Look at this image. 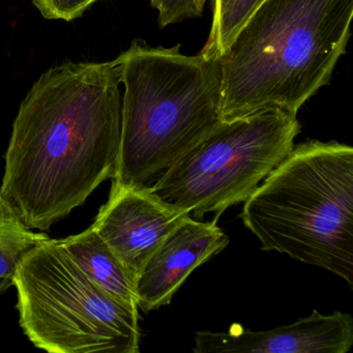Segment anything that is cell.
<instances>
[{"mask_svg":"<svg viewBox=\"0 0 353 353\" xmlns=\"http://www.w3.org/2000/svg\"><path fill=\"white\" fill-rule=\"evenodd\" d=\"M111 63L45 72L20 105L0 194L30 229L47 231L115 174L123 97Z\"/></svg>","mask_w":353,"mask_h":353,"instance_id":"cell-1","label":"cell"},{"mask_svg":"<svg viewBox=\"0 0 353 353\" xmlns=\"http://www.w3.org/2000/svg\"><path fill=\"white\" fill-rule=\"evenodd\" d=\"M352 16L353 0H264L220 57L223 121L297 114L330 83Z\"/></svg>","mask_w":353,"mask_h":353,"instance_id":"cell-2","label":"cell"},{"mask_svg":"<svg viewBox=\"0 0 353 353\" xmlns=\"http://www.w3.org/2000/svg\"><path fill=\"white\" fill-rule=\"evenodd\" d=\"M136 40L114 63L125 85L112 185L152 187L223 119L220 59Z\"/></svg>","mask_w":353,"mask_h":353,"instance_id":"cell-3","label":"cell"},{"mask_svg":"<svg viewBox=\"0 0 353 353\" xmlns=\"http://www.w3.org/2000/svg\"><path fill=\"white\" fill-rule=\"evenodd\" d=\"M243 225L263 251L318 266L353 287V148L309 140L243 202Z\"/></svg>","mask_w":353,"mask_h":353,"instance_id":"cell-4","label":"cell"},{"mask_svg":"<svg viewBox=\"0 0 353 353\" xmlns=\"http://www.w3.org/2000/svg\"><path fill=\"white\" fill-rule=\"evenodd\" d=\"M19 324L37 348L51 353H138L139 313L92 282L59 239L32 248L20 260Z\"/></svg>","mask_w":353,"mask_h":353,"instance_id":"cell-5","label":"cell"},{"mask_svg":"<svg viewBox=\"0 0 353 353\" xmlns=\"http://www.w3.org/2000/svg\"><path fill=\"white\" fill-rule=\"evenodd\" d=\"M301 131L296 114L270 109L223 121L150 189L201 220L243 203L290 154Z\"/></svg>","mask_w":353,"mask_h":353,"instance_id":"cell-6","label":"cell"},{"mask_svg":"<svg viewBox=\"0 0 353 353\" xmlns=\"http://www.w3.org/2000/svg\"><path fill=\"white\" fill-rule=\"evenodd\" d=\"M189 216L161 199L150 187L112 185L92 227L136 283L157 249Z\"/></svg>","mask_w":353,"mask_h":353,"instance_id":"cell-7","label":"cell"},{"mask_svg":"<svg viewBox=\"0 0 353 353\" xmlns=\"http://www.w3.org/2000/svg\"><path fill=\"white\" fill-rule=\"evenodd\" d=\"M353 345V319L336 311L311 315L294 323L263 332L233 324L228 332L201 330L195 353H347Z\"/></svg>","mask_w":353,"mask_h":353,"instance_id":"cell-8","label":"cell"},{"mask_svg":"<svg viewBox=\"0 0 353 353\" xmlns=\"http://www.w3.org/2000/svg\"><path fill=\"white\" fill-rule=\"evenodd\" d=\"M218 219L187 216L166 237L136 281L138 307L148 313L169 305L192 272L229 245Z\"/></svg>","mask_w":353,"mask_h":353,"instance_id":"cell-9","label":"cell"},{"mask_svg":"<svg viewBox=\"0 0 353 353\" xmlns=\"http://www.w3.org/2000/svg\"><path fill=\"white\" fill-rule=\"evenodd\" d=\"M59 243L92 282L138 312L135 281L92 226L79 234L59 239Z\"/></svg>","mask_w":353,"mask_h":353,"instance_id":"cell-10","label":"cell"},{"mask_svg":"<svg viewBox=\"0 0 353 353\" xmlns=\"http://www.w3.org/2000/svg\"><path fill=\"white\" fill-rule=\"evenodd\" d=\"M48 239L32 232L0 194V279L12 280L23 256Z\"/></svg>","mask_w":353,"mask_h":353,"instance_id":"cell-11","label":"cell"},{"mask_svg":"<svg viewBox=\"0 0 353 353\" xmlns=\"http://www.w3.org/2000/svg\"><path fill=\"white\" fill-rule=\"evenodd\" d=\"M264 0H214V16L208 42L200 52L206 57L218 59L232 43L252 14Z\"/></svg>","mask_w":353,"mask_h":353,"instance_id":"cell-12","label":"cell"},{"mask_svg":"<svg viewBox=\"0 0 353 353\" xmlns=\"http://www.w3.org/2000/svg\"><path fill=\"white\" fill-rule=\"evenodd\" d=\"M205 3L206 0H150L152 7L159 11L161 28L200 17Z\"/></svg>","mask_w":353,"mask_h":353,"instance_id":"cell-13","label":"cell"},{"mask_svg":"<svg viewBox=\"0 0 353 353\" xmlns=\"http://www.w3.org/2000/svg\"><path fill=\"white\" fill-rule=\"evenodd\" d=\"M97 0H32L43 17L72 21L77 19Z\"/></svg>","mask_w":353,"mask_h":353,"instance_id":"cell-14","label":"cell"}]
</instances>
